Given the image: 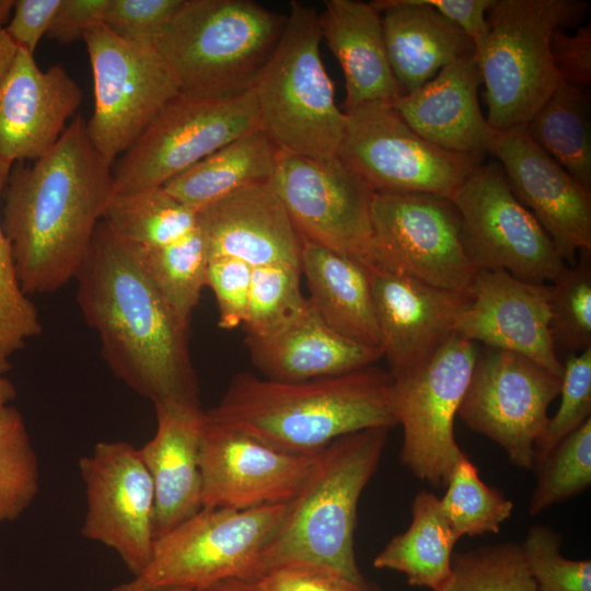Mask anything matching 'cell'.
I'll return each instance as SVG.
<instances>
[{
    "label": "cell",
    "instance_id": "603a6c76",
    "mask_svg": "<svg viewBox=\"0 0 591 591\" xmlns=\"http://www.w3.org/2000/svg\"><path fill=\"white\" fill-rule=\"evenodd\" d=\"M209 259L301 268L302 240L271 179L240 188L197 210Z\"/></svg>",
    "mask_w": 591,
    "mask_h": 591
},
{
    "label": "cell",
    "instance_id": "7402d4cb",
    "mask_svg": "<svg viewBox=\"0 0 591 591\" xmlns=\"http://www.w3.org/2000/svg\"><path fill=\"white\" fill-rule=\"evenodd\" d=\"M82 91L61 65L42 70L18 48L0 86V158L35 161L57 143L82 102Z\"/></svg>",
    "mask_w": 591,
    "mask_h": 591
},
{
    "label": "cell",
    "instance_id": "9f6ffc18",
    "mask_svg": "<svg viewBox=\"0 0 591 591\" xmlns=\"http://www.w3.org/2000/svg\"><path fill=\"white\" fill-rule=\"evenodd\" d=\"M158 591H195V590H190V589H186V588H164V589H160Z\"/></svg>",
    "mask_w": 591,
    "mask_h": 591
},
{
    "label": "cell",
    "instance_id": "ab89813d",
    "mask_svg": "<svg viewBox=\"0 0 591 591\" xmlns=\"http://www.w3.org/2000/svg\"><path fill=\"white\" fill-rule=\"evenodd\" d=\"M441 591H537L520 544L505 542L456 555Z\"/></svg>",
    "mask_w": 591,
    "mask_h": 591
},
{
    "label": "cell",
    "instance_id": "2e32d148",
    "mask_svg": "<svg viewBox=\"0 0 591 591\" xmlns=\"http://www.w3.org/2000/svg\"><path fill=\"white\" fill-rule=\"evenodd\" d=\"M560 386L561 378L535 361L484 346L457 415L470 429L501 447L510 463L530 470L534 467V443Z\"/></svg>",
    "mask_w": 591,
    "mask_h": 591
},
{
    "label": "cell",
    "instance_id": "836d02e7",
    "mask_svg": "<svg viewBox=\"0 0 591 591\" xmlns=\"http://www.w3.org/2000/svg\"><path fill=\"white\" fill-rule=\"evenodd\" d=\"M134 247L164 301L178 320L189 326L201 291L207 286L209 263L206 241L198 227L163 246Z\"/></svg>",
    "mask_w": 591,
    "mask_h": 591
},
{
    "label": "cell",
    "instance_id": "277c9868",
    "mask_svg": "<svg viewBox=\"0 0 591 591\" xmlns=\"http://www.w3.org/2000/svg\"><path fill=\"white\" fill-rule=\"evenodd\" d=\"M389 430L348 433L318 453L306 484L288 503L282 521L243 580L255 581L280 565L311 563L369 586L356 563L354 533L359 498L379 466Z\"/></svg>",
    "mask_w": 591,
    "mask_h": 591
},
{
    "label": "cell",
    "instance_id": "ba28073f",
    "mask_svg": "<svg viewBox=\"0 0 591 591\" xmlns=\"http://www.w3.org/2000/svg\"><path fill=\"white\" fill-rule=\"evenodd\" d=\"M288 503L248 510L202 507L154 542L147 567L111 591L202 590L242 579L282 521Z\"/></svg>",
    "mask_w": 591,
    "mask_h": 591
},
{
    "label": "cell",
    "instance_id": "5b68a950",
    "mask_svg": "<svg viewBox=\"0 0 591 591\" xmlns=\"http://www.w3.org/2000/svg\"><path fill=\"white\" fill-rule=\"evenodd\" d=\"M286 21L252 0H183L155 47L181 94L233 97L253 89Z\"/></svg>",
    "mask_w": 591,
    "mask_h": 591
},
{
    "label": "cell",
    "instance_id": "d4e9b609",
    "mask_svg": "<svg viewBox=\"0 0 591 591\" xmlns=\"http://www.w3.org/2000/svg\"><path fill=\"white\" fill-rule=\"evenodd\" d=\"M154 436L141 448L154 488V540L167 534L201 508L200 443L205 412L200 404H153Z\"/></svg>",
    "mask_w": 591,
    "mask_h": 591
},
{
    "label": "cell",
    "instance_id": "9c48e42d",
    "mask_svg": "<svg viewBox=\"0 0 591 591\" xmlns=\"http://www.w3.org/2000/svg\"><path fill=\"white\" fill-rule=\"evenodd\" d=\"M260 129L253 89L228 99L178 94L112 164L114 193L162 187L229 142Z\"/></svg>",
    "mask_w": 591,
    "mask_h": 591
},
{
    "label": "cell",
    "instance_id": "ee69618b",
    "mask_svg": "<svg viewBox=\"0 0 591 591\" xmlns=\"http://www.w3.org/2000/svg\"><path fill=\"white\" fill-rule=\"evenodd\" d=\"M183 0H108L103 23L117 36L155 46Z\"/></svg>",
    "mask_w": 591,
    "mask_h": 591
},
{
    "label": "cell",
    "instance_id": "4316f807",
    "mask_svg": "<svg viewBox=\"0 0 591 591\" xmlns=\"http://www.w3.org/2000/svg\"><path fill=\"white\" fill-rule=\"evenodd\" d=\"M318 25L344 73L345 113L368 103H391L404 94L387 59L381 12L371 2L326 0Z\"/></svg>",
    "mask_w": 591,
    "mask_h": 591
},
{
    "label": "cell",
    "instance_id": "f35d334b",
    "mask_svg": "<svg viewBox=\"0 0 591 591\" xmlns=\"http://www.w3.org/2000/svg\"><path fill=\"white\" fill-rule=\"evenodd\" d=\"M535 466L538 471L529 505L531 515L586 490L591 484V418Z\"/></svg>",
    "mask_w": 591,
    "mask_h": 591
},
{
    "label": "cell",
    "instance_id": "44dd1931",
    "mask_svg": "<svg viewBox=\"0 0 591 591\" xmlns=\"http://www.w3.org/2000/svg\"><path fill=\"white\" fill-rule=\"evenodd\" d=\"M551 285L532 283L505 270H478L455 332L486 347L522 355L563 374L549 334Z\"/></svg>",
    "mask_w": 591,
    "mask_h": 591
},
{
    "label": "cell",
    "instance_id": "b9f144b4",
    "mask_svg": "<svg viewBox=\"0 0 591 591\" xmlns=\"http://www.w3.org/2000/svg\"><path fill=\"white\" fill-rule=\"evenodd\" d=\"M561 535L547 525H533L520 544L537 591H591V561L560 553Z\"/></svg>",
    "mask_w": 591,
    "mask_h": 591
},
{
    "label": "cell",
    "instance_id": "f907efd6",
    "mask_svg": "<svg viewBox=\"0 0 591 591\" xmlns=\"http://www.w3.org/2000/svg\"><path fill=\"white\" fill-rule=\"evenodd\" d=\"M450 22L460 27L473 42L478 55L488 36L486 14L494 0H424Z\"/></svg>",
    "mask_w": 591,
    "mask_h": 591
},
{
    "label": "cell",
    "instance_id": "f546056e",
    "mask_svg": "<svg viewBox=\"0 0 591 591\" xmlns=\"http://www.w3.org/2000/svg\"><path fill=\"white\" fill-rule=\"evenodd\" d=\"M279 153L271 139L257 129L223 146L162 187L197 211L240 188L271 179Z\"/></svg>",
    "mask_w": 591,
    "mask_h": 591
},
{
    "label": "cell",
    "instance_id": "11a10c76",
    "mask_svg": "<svg viewBox=\"0 0 591 591\" xmlns=\"http://www.w3.org/2000/svg\"><path fill=\"white\" fill-rule=\"evenodd\" d=\"M15 0H0V30H3L8 24Z\"/></svg>",
    "mask_w": 591,
    "mask_h": 591
},
{
    "label": "cell",
    "instance_id": "f6af8a7d",
    "mask_svg": "<svg viewBox=\"0 0 591 591\" xmlns=\"http://www.w3.org/2000/svg\"><path fill=\"white\" fill-rule=\"evenodd\" d=\"M253 267L231 258L209 259L207 286L212 290L219 310V327L232 329L243 324Z\"/></svg>",
    "mask_w": 591,
    "mask_h": 591
},
{
    "label": "cell",
    "instance_id": "5bb4252c",
    "mask_svg": "<svg viewBox=\"0 0 591 591\" xmlns=\"http://www.w3.org/2000/svg\"><path fill=\"white\" fill-rule=\"evenodd\" d=\"M271 183L301 239L378 269L371 207L374 192L338 155L280 151Z\"/></svg>",
    "mask_w": 591,
    "mask_h": 591
},
{
    "label": "cell",
    "instance_id": "4dcf8cb0",
    "mask_svg": "<svg viewBox=\"0 0 591 591\" xmlns=\"http://www.w3.org/2000/svg\"><path fill=\"white\" fill-rule=\"evenodd\" d=\"M459 540L440 499L421 490L412 503L410 525L385 545L373 566L404 573L413 587L441 591L452 578V552Z\"/></svg>",
    "mask_w": 591,
    "mask_h": 591
},
{
    "label": "cell",
    "instance_id": "ffe728a7",
    "mask_svg": "<svg viewBox=\"0 0 591 591\" xmlns=\"http://www.w3.org/2000/svg\"><path fill=\"white\" fill-rule=\"evenodd\" d=\"M380 348L393 379L426 363L455 333L470 293L438 288L389 269L370 270Z\"/></svg>",
    "mask_w": 591,
    "mask_h": 591
},
{
    "label": "cell",
    "instance_id": "7dc6e473",
    "mask_svg": "<svg viewBox=\"0 0 591 591\" xmlns=\"http://www.w3.org/2000/svg\"><path fill=\"white\" fill-rule=\"evenodd\" d=\"M551 53L563 82L586 89L591 82V24L573 34L556 30L551 38Z\"/></svg>",
    "mask_w": 591,
    "mask_h": 591
},
{
    "label": "cell",
    "instance_id": "7a4b0ae2",
    "mask_svg": "<svg viewBox=\"0 0 591 591\" xmlns=\"http://www.w3.org/2000/svg\"><path fill=\"white\" fill-rule=\"evenodd\" d=\"M74 279L78 305L116 378L152 404H200L189 326L157 290L135 247L103 220Z\"/></svg>",
    "mask_w": 591,
    "mask_h": 591
},
{
    "label": "cell",
    "instance_id": "f1b7e54d",
    "mask_svg": "<svg viewBox=\"0 0 591 591\" xmlns=\"http://www.w3.org/2000/svg\"><path fill=\"white\" fill-rule=\"evenodd\" d=\"M301 240V273L306 279L309 302L337 333L380 348L370 270L341 254Z\"/></svg>",
    "mask_w": 591,
    "mask_h": 591
},
{
    "label": "cell",
    "instance_id": "4fadbf2b",
    "mask_svg": "<svg viewBox=\"0 0 591 591\" xmlns=\"http://www.w3.org/2000/svg\"><path fill=\"white\" fill-rule=\"evenodd\" d=\"M338 157L374 193L450 197L483 158L444 150L414 131L389 102L348 113Z\"/></svg>",
    "mask_w": 591,
    "mask_h": 591
},
{
    "label": "cell",
    "instance_id": "db71d44e",
    "mask_svg": "<svg viewBox=\"0 0 591 591\" xmlns=\"http://www.w3.org/2000/svg\"><path fill=\"white\" fill-rule=\"evenodd\" d=\"M9 368L0 362V408L10 403L16 397V387L14 383L4 375Z\"/></svg>",
    "mask_w": 591,
    "mask_h": 591
},
{
    "label": "cell",
    "instance_id": "1f68e13d",
    "mask_svg": "<svg viewBox=\"0 0 591 591\" xmlns=\"http://www.w3.org/2000/svg\"><path fill=\"white\" fill-rule=\"evenodd\" d=\"M590 95L560 82L525 124L528 136L572 177L591 189Z\"/></svg>",
    "mask_w": 591,
    "mask_h": 591
},
{
    "label": "cell",
    "instance_id": "8992f818",
    "mask_svg": "<svg viewBox=\"0 0 591 591\" xmlns=\"http://www.w3.org/2000/svg\"><path fill=\"white\" fill-rule=\"evenodd\" d=\"M321 42L316 9L291 1L278 45L253 86L260 129L280 151L314 159L338 154L347 124Z\"/></svg>",
    "mask_w": 591,
    "mask_h": 591
},
{
    "label": "cell",
    "instance_id": "484cf974",
    "mask_svg": "<svg viewBox=\"0 0 591 591\" xmlns=\"http://www.w3.org/2000/svg\"><path fill=\"white\" fill-rule=\"evenodd\" d=\"M254 367L265 379L306 381L350 373L375 364L382 350L354 341L328 326L308 300L290 325L267 337L246 336Z\"/></svg>",
    "mask_w": 591,
    "mask_h": 591
},
{
    "label": "cell",
    "instance_id": "8d00e7d4",
    "mask_svg": "<svg viewBox=\"0 0 591 591\" xmlns=\"http://www.w3.org/2000/svg\"><path fill=\"white\" fill-rule=\"evenodd\" d=\"M301 268L288 264L254 267L244 329L251 337L274 335L294 322L306 309L300 289Z\"/></svg>",
    "mask_w": 591,
    "mask_h": 591
},
{
    "label": "cell",
    "instance_id": "7bdbcfd3",
    "mask_svg": "<svg viewBox=\"0 0 591 591\" xmlns=\"http://www.w3.org/2000/svg\"><path fill=\"white\" fill-rule=\"evenodd\" d=\"M560 405L548 418L534 443V466L565 437L590 419L591 414V347L572 355L563 364Z\"/></svg>",
    "mask_w": 591,
    "mask_h": 591
},
{
    "label": "cell",
    "instance_id": "d6a6232c",
    "mask_svg": "<svg viewBox=\"0 0 591 591\" xmlns=\"http://www.w3.org/2000/svg\"><path fill=\"white\" fill-rule=\"evenodd\" d=\"M102 220L123 241L141 248L173 243L197 228V211L163 187L114 193Z\"/></svg>",
    "mask_w": 591,
    "mask_h": 591
},
{
    "label": "cell",
    "instance_id": "7c38bea8",
    "mask_svg": "<svg viewBox=\"0 0 591 591\" xmlns=\"http://www.w3.org/2000/svg\"><path fill=\"white\" fill-rule=\"evenodd\" d=\"M449 198L477 271L505 270L528 282L546 283L566 268L549 236L512 193L498 162L480 163Z\"/></svg>",
    "mask_w": 591,
    "mask_h": 591
},
{
    "label": "cell",
    "instance_id": "c3c4849f",
    "mask_svg": "<svg viewBox=\"0 0 591 591\" xmlns=\"http://www.w3.org/2000/svg\"><path fill=\"white\" fill-rule=\"evenodd\" d=\"M61 0H15L11 18L3 28L20 49L34 54L46 36Z\"/></svg>",
    "mask_w": 591,
    "mask_h": 591
},
{
    "label": "cell",
    "instance_id": "e0dca14e",
    "mask_svg": "<svg viewBox=\"0 0 591 591\" xmlns=\"http://www.w3.org/2000/svg\"><path fill=\"white\" fill-rule=\"evenodd\" d=\"M86 512L83 537L113 549L138 576L154 547V488L138 448L100 441L79 460Z\"/></svg>",
    "mask_w": 591,
    "mask_h": 591
},
{
    "label": "cell",
    "instance_id": "bcb514c9",
    "mask_svg": "<svg viewBox=\"0 0 591 591\" xmlns=\"http://www.w3.org/2000/svg\"><path fill=\"white\" fill-rule=\"evenodd\" d=\"M252 582L255 591H371L333 568L311 563L280 565Z\"/></svg>",
    "mask_w": 591,
    "mask_h": 591
},
{
    "label": "cell",
    "instance_id": "3957f363",
    "mask_svg": "<svg viewBox=\"0 0 591 591\" xmlns=\"http://www.w3.org/2000/svg\"><path fill=\"white\" fill-rule=\"evenodd\" d=\"M392 389L390 372L374 364L297 382L240 372L206 415L276 450L314 455L345 434L397 426Z\"/></svg>",
    "mask_w": 591,
    "mask_h": 591
},
{
    "label": "cell",
    "instance_id": "9a60e30c",
    "mask_svg": "<svg viewBox=\"0 0 591 591\" xmlns=\"http://www.w3.org/2000/svg\"><path fill=\"white\" fill-rule=\"evenodd\" d=\"M378 269L467 292L477 270L463 245L459 212L449 197L374 193L371 207Z\"/></svg>",
    "mask_w": 591,
    "mask_h": 591
},
{
    "label": "cell",
    "instance_id": "e575fe53",
    "mask_svg": "<svg viewBox=\"0 0 591 591\" xmlns=\"http://www.w3.org/2000/svg\"><path fill=\"white\" fill-rule=\"evenodd\" d=\"M440 499L441 508L459 538L497 534L511 515L513 503L500 490L486 485L465 452L460 457Z\"/></svg>",
    "mask_w": 591,
    "mask_h": 591
},
{
    "label": "cell",
    "instance_id": "d6986e66",
    "mask_svg": "<svg viewBox=\"0 0 591 591\" xmlns=\"http://www.w3.org/2000/svg\"><path fill=\"white\" fill-rule=\"evenodd\" d=\"M489 153L564 262L572 266L578 252L591 251V189L543 151L524 126L497 131Z\"/></svg>",
    "mask_w": 591,
    "mask_h": 591
},
{
    "label": "cell",
    "instance_id": "6da1fadb",
    "mask_svg": "<svg viewBox=\"0 0 591 591\" xmlns=\"http://www.w3.org/2000/svg\"><path fill=\"white\" fill-rule=\"evenodd\" d=\"M113 194L112 164L80 115L45 155L12 163L0 218L26 296L55 292L74 278Z\"/></svg>",
    "mask_w": 591,
    "mask_h": 591
},
{
    "label": "cell",
    "instance_id": "681fc988",
    "mask_svg": "<svg viewBox=\"0 0 591 591\" xmlns=\"http://www.w3.org/2000/svg\"><path fill=\"white\" fill-rule=\"evenodd\" d=\"M108 0H61L46 37L60 44L83 40L85 34L103 23Z\"/></svg>",
    "mask_w": 591,
    "mask_h": 591
},
{
    "label": "cell",
    "instance_id": "816d5d0a",
    "mask_svg": "<svg viewBox=\"0 0 591 591\" xmlns=\"http://www.w3.org/2000/svg\"><path fill=\"white\" fill-rule=\"evenodd\" d=\"M18 47L8 37L4 30H0V86L15 58Z\"/></svg>",
    "mask_w": 591,
    "mask_h": 591
},
{
    "label": "cell",
    "instance_id": "74e56055",
    "mask_svg": "<svg viewBox=\"0 0 591 591\" xmlns=\"http://www.w3.org/2000/svg\"><path fill=\"white\" fill-rule=\"evenodd\" d=\"M552 282L549 334L555 349L581 352L591 347V251Z\"/></svg>",
    "mask_w": 591,
    "mask_h": 591
},
{
    "label": "cell",
    "instance_id": "cb8c5ba5",
    "mask_svg": "<svg viewBox=\"0 0 591 591\" xmlns=\"http://www.w3.org/2000/svg\"><path fill=\"white\" fill-rule=\"evenodd\" d=\"M483 83L476 53L442 68L419 89L391 102L403 120L427 141L451 152L483 158L497 131L482 114Z\"/></svg>",
    "mask_w": 591,
    "mask_h": 591
},
{
    "label": "cell",
    "instance_id": "d590c367",
    "mask_svg": "<svg viewBox=\"0 0 591 591\" xmlns=\"http://www.w3.org/2000/svg\"><path fill=\"white\" fill-rule=\"evenodd\" d=\"M39 491V466L21 412L0 408V523L21 517Z\"/></svg>",
    "mask_w": 591,
    "mask_h": 591
},
{
    "label": "cell",
    "instance_id": "83f0119b",
    "mask_svg": "<svg viewBox=\"0 0 591 591\" xmlns=\"http://www.w3.org/2000/svg\"><path fill=\"white\" fill-rule=\"evenodd\" d=\"M381 12L385 50L404 93L431 80L447 65L476 53L455 24L424 0H375Z\"/></svg>",
    "mask_w": 591,
    "mask_h": 591
},
{
    "label": "cell",
    "instance_id": "ac0fdd59",
    "mask_svg": "<svg viewBox=\"0 0 591 591\" xmlns=\"http://www.w3.org/2000/svg\"><path fill=\"white\" fill-rule=\"evenodd\" d=\"M318 453L304 455L276 450L210 420L205 412L200 443L201 505L248 510L289 503L306 484Z\"/></svg>",
    "mask_w": 591,
    "mask_h": 591
},
{
    "label": "cell",
    "instance_id": "f5cc1de1",
    "mask_svg": "<svg viewBox=\"0 0 591 591\" xmlns=\"http://www.w3.org/2000/svg\"><path fill=\"white\" fill-rule=\"evenodd\" d=\"M199 591H255L252 581L230 578L216 582Z\"/></svg>",
    "mask_w": 591,
    "mask_h": 591
},
{
    "label": "cell",
    "instance_id": "30bf717a",
    "mask_svg": "<svg viewBox=\"0 0 591 591\" xmlns=\"http://www.w3.org/2000/svg\"><path fill=\"white\" fill-rule=\"evenodd\" d=\"M83 40L94 85L86 132L95 150L113 164L179 89L155 46L128 42L104 23L91 28Z\"/></svg>",
    "mask_w": 591,
    "mask_h": 591
},
{
    "label": "cell",
    "instance_id": "52a82bcc",
    "mask_svg": "<svg viewBox=\"0 0 591 591\" xmlns=\"http://www.w3.org/2000/svg\"><path fill=\"white\" fill-rule=\"evenodd\" d=\"M582 0H494L486 14L489 33L477 55L495 131L523 127L561 82L551 38L556 30L586 20Z\"/></svg>",
    "mask_w": 591,
    "mask_h": 591
},
{
    "label": "cell",
    "instance_id": "8fae6325",
    "mask_svg": "<svg viewBox=\"0 0 591 591\" xmlns=\"http://www.w3.org/2000/svg\"><path fill=\"white\" fill-rule=\"evenodd\" d=\"M478 350L477 343L455 332L426 363L393 379L394 413L403 427L402 464L433 487L447 485L464 453L454 419Z\"/></svg>",
    "mask_w": 591,
    "mask_h": 591
},
{
    "label": "cell",
    "instance_id": "60d3db41",
    "mask_svg": "<svg viewBox=\"0 0 591 591\" xmlns=\"http://www.w3.org/2000/svg\"><path fill=\"white\" fill-rule=\"evenodd\" d=\"M11 166L12 162L0 158V201ZM42 331L38 310L20 286L0 218V362L10 368L8 359Z\"/></svg>",
    "mask_w": 591,
    "mask_h": 591
}]
</instances>
